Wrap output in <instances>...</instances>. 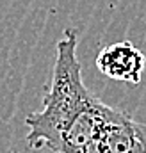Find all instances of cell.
I'll use <instances>...</instances> for the list:
<instances>
[{
  "label": "cell",
  "instance_id": "obj_1",
  "mask_svg": "<svg viewBox=\"0 0 146 153\" xmlns=\"http://www.w3.org/2000/svg\"><path fill=\"white\" fill-rule=\"evenodd\" d=\"M77 46V30L66 29L55 46V62L43 109L25 119L27 146L32 150L80 153L116 111L86 87Z\"/></svg>",
  "mask_w": 146,
  "mask_h": 153
},
{
  "label": "cell",
  "instance_id": "obj_2",
  "mask_svg": "<svg viewBox=\"0 0 146 153\" xmlns=\"http://www.w3.org/2000/svg\"><path fill=\"white\" fill-rule=\"evenodd\" d=\"M80 153H146V125L114 111Z\"/></svg>",
  "mask_w": 146,
  "mask_h": 153
},
{
  "label": "cell",
  "instance_id": "obj_3",
  "mask_svg": "<svg viewBox=\"0 0 146 153\" xmlns=\"http://www.w3.org/2000/svg\"><path fill=\"white\" fill-rule=\"evenodd\" d=\"M146 66L145 53L130 41L107 45L96 55V68L107 78L137 85Z\"/></svg>",
  "mask_w": 146,
  "mask_h": 153
},
{
  "label": "cell",
  "instance_id": "obj_4",
  "mask_svg": "<svg viewBox=\"0 0 146 153\" xmlns=\"http://www.w3.org/2000/svg\"><path fill=\"white\" fill-rule=\"evenodd\" d=\"M11 153H39V150H32V148H27L23 152H11Z\"/></svg>",
  "mask_w": 146,
  "mask_h": 153
}]
</instances>
